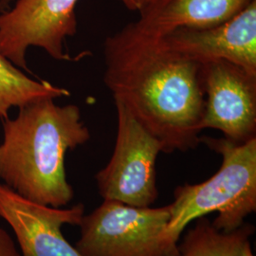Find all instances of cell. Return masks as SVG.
I'll list each match as a JSON object with an SVG mask.
<instances>
[{
	"mask_svg": "<svg viewBox=\"0 0 256 256\" xmlns=\"http://www.w3.org/2000/svg\"><path fill=\"white\" fill-rule=\"evenodd\" d=\"M104 82L114 100L160 140L164 153L200 144L205 94L202 64L133 22L104 42Z\"/></svg>",
	"mask_w": 256,
	"mask_h": 256,
	"instance_id": "cell-1",
	"label": "cell"
},
{
	"mask_svg": "<svg viewBox=\"0 0 256 256\" xmlns=\"http://www.w3.org/2000/svg\"><path fill=\"white\" fill-rule=\"evenodd\" d=\"M54 101L30 102L19 108L14 119L3 120L0 180L26 200L62 208L74 196L64 158L86 144L90 132L77 106Z\"/></svg>",
	"mask_w": 256,
	"mask_h": 256,
	"instance_id": "cell-2",
	"label": "cell"
},
{
	"mask_svg": "<svg viewBox=\"0 0 256 256\" xmlns=\"http://www.w3.org/2000/svg\"><path fill=\"white\" fill-rule=\"evenodd\" d=\"M200 142L221 156V165L205 182L176 188L174 200L168 205L167 234L176 243L192 221L209 214H218L212 222L216 229L230 232L256 210V137L238 144L203 136Z\"/></svg>",
	"mask_w": 256,
	"mask_h": 256,
	"instance_id": "cell-3",
	"label": "cell"
},
{
	"mask_svg": "<svg viewBox=\"0 0 256 256\" xmlns=\"http://www.w3.org/2000/svg\"><path fill=\"white\" fill-rule=\"evenodd\" d=\"M169 207H134L104 200L79 225L75 248L82 256H180L167 234Z\"/></svg>",
	"mask_w": 256,
	"mask_h": 256,
	"instance_id": "cell-4",
	"label": "cell"
},
{
	"mask_svg": "<svg viewBox=\"0 0 256 256\" xmlns=\"http://www.w3.org/2000/svg\"><path fill=\"white\" fill-rule=\"evenodd\" d=\"M117 137L108 164L95 178L104 200L151 207L158 196L156 162L164 147L128 108L114 100Z\"/></svg>",
	"mask_w": 256,
	"mask_h": 256,
	"instance_id": "cell-5",
	"label": "cell"
},
{
	"mask_svg": "<svg viewBox=\"0 0 256 256\" xmlns=\"http://www.w3.org/2000/svg\"><path fill=\"white\" fill-rule=\"evenodd\" d=\"M79 0H16L0 14V52L28 72V48L45 50L58 61L75 60L64 44L77 32L75 7Z\"/></svg>",
	"mask_w": 256,
	"mask_h": 256,
	"instance_id": "cell-6",
	"label": "cell"
},
{
	"mask_svg": "<svg viewBox=\"0 0 256 256\" xmlns=\"http://www.w3.org/2000/svg\"><path fill=\"white\" fill-rule=\"evenodd\" d=\"M205 94L200 128L242 144L256 137V75L226 61L202 64Z\"/></svg>",
	"mask_w": 256,
	"mask_h": 256,
	"instance_id": "cell-7",
	"label": "cell"
},
{
	"mask_svg": "<svg viewBox=\"0 0 256 256\" xmlns=\"http://www.w3.org/2000/svg\"><path fill=\"white\" fill-rule=\"evenodd\" d=\"M82 204L56 208L30 202L0 183V218L14 232L21 256H82L64 238V225L79 226Z\"/></svg>",
	"mask_w": 256,
	"mask_h": 256,
	"instance_id": "cell-8",
	"label": "cell"
},
{
	"mask_svg": "<svg viewBox=\"0 0 256 256\" xmlns=\"http://www.w3.org/2000/svg\"><path fill=\"white\" fill-rule=\"evenodd\" d=\"M162 37L171 50L202 66L226 61L256 75V0L220 25L178 28Z\"/></svg>",
	"mask_w": 256,
	"mask_h": 256,
	"instance_id": "cell-9",
	"label": "cell"
},
{
	"mask_svg": "<svg viewBox=\"0 0 256 256\" xmlns=\"http://www.w3.org/2000/svg\"><path fill=\"white\" fill-rule=\"evenodd\" d=\"M252 0H152L134 23L146 32L162 36L178 28H203L232 18Z\"/></svg>",
	"mask_w": 256,
	"mask_h": 256,
	"instance_id": "cell-10",
	"label": "cell"
},
{
	"mask_svg": "<svg viewBox=\"0 0 256 256\" xmlns=\"http://www.w3.org/2000/svg\"><path fill=\"white\" fill-rule=\"evenodd\" d=\"M70 92L43 80L28 77L0 52V118H9L12 108H19L44 99L68 97Z\"/></svg>",
	"mask_w": 256,
	"mask_h": 256,
	"instance_id": "cell-11",
	"label": "cell"
},
{
	"mask_svg": "<svg viewBox=\"0 0 256 256\" xmlns=\"http://www.w3.org/2000/svg\"><path fill=\"white\" fill-rule=\"evenodd\" d=\"M254 232L252 225L244 224L232 232H224L203 216L196 220L178 245L180 256H238Z\"/></svg>",
	"mask_w": 256,
	"mask_h": 256,
	"instance_id": "cell-12",
	"label": "cell"
},
{
	"mask_svg": "<svg viewBox=\"0 0 256 256\" xmlns=\"http://www.w3.org/2000/svg\"><path fill=\"white\" fill-rule=\"evenodd\" d=\"M0 256H21L14 239L2 228H0Z\"/></svg>",
	"mask_w": 256,
	"mask_h": 256,
	"instance_id": "cell-13",
	"label": "cell"
},
{
	"mask_svg": "<svg viewBox=\"0 0 256 256\" xmlns=\"http://www.w3.org/2000/svg\"><path fill=\"white\" fill-rule=\"evenodd\" d=\"M128 10L132 12H140L152 0H119Z\"/></svg>",
	"mask_w": 256,
	"mask_h": 256,
	"instance_id": "cell-14",
	"label": "cell"
},
{
	"mask_svg": "<svg viewBox=\"0 0 256 256\" xmlns=\"http://www.w3.org/2000/svg\"><path fill=\"white\" fill-rule=\"evenodd\" d=\"M238 256H254L252 254V250L250 240H248L244 243V245L240 248Z\"/></svg>",
	"mask_w": 256,
	"mask_h": 256,
	"instance_id": "cell-15",
	"label": "cell"
},
{
	"mask_svg": "<svg viewBox=\"0 0 256 256\" xmlns=\"http://www.w3.org/2000/svg\"><path fill=\"white\" fill-rule=\"evenodd\" d=\"M14 1V0H0V12H4L10 9V3Z\"/></svg>",
	"mask_w": 256,
	"mask_h": 256,
	"instance_id": "cell-16",
	"label": "cell"
}]
</instances>
